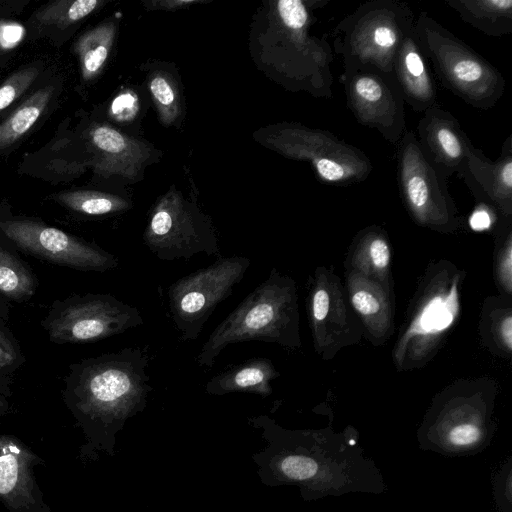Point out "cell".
I'll use <instances>...</instances> for the list:
<instances>
[{
    "label": "cell",
    "instance_id": "obj_1",
    "mask_svg": "<svg viewBox=\"0 0 512 512\" xmlns=\"http://www.w3.org/2000/svg\"><path fill=\"white\" fill-rule=\"evenodd\" d=\"M148 362L147 348L127 347L73 366L64 399L85 437L81 461L111 452L116 432L144 409L151 391Z\"/></svg>",
    "mask_w": 512,
    "mask_h": 512
},
{
    "label": "cell",
    "instance_id": "obj_2",
    "mask_svg": "<svg viewBox=\"0 0 512 512\" xmlns=\"http://www.w3.org/2000/svg\"><path fill=\"white\" fill-rule=\"evenodd\" d=\"M289 448L281 452V480L299 484L310 498L364 492L378 494L383 476L361 448L344 434L330 432L287 433Z\"/></svg>",
    "mask_w": 512,
    "mask_h": 512
},
{
    "label": "cell",
    "instance_id": "obj_3",
    "mask_svg": "<svg viewBox=\"0 0 512 512\" xmlns=\"http://www.w3.org/2000/svg\"><path fill=\"white\" fill-rule=\"evenodd\" d=\"M246 341L288 348L300 346L296 285L276 268L215 327L202 345L196 363L212 367L228 345Z\"/></svg>",
    "mask_w": 512,
    "mask_h": 512
},
{
    "label": "cell",
    "instance_id": "obj_4",
    "mask_svg": "<svg viewBox=\"0 0 512 512\" xmlns=\"http://www.w3.org/2000/svg\"><path fill=\"white\" fill-rule=\"evenodd\" d=\"M420 48L445 89L469 106L488 110L505 92L501 72L426 11L415 17Z\"/></svg>",
    "mask_w": 512,
    "mask_h": 512
},
{
    "label": "cell",
    "instance_id": "obj_5",
    "mask_svg": "<svg viewBox=\"0 0 512 512\" xmlns=\"http://www.w3.org/2000/svg\"><path fill=\"white\" fill-rule=\"evenodd\" d=\"M414 22L415 15L406 2H364L334 28V50L343 63L370 65L391 73L398 47Z\"/></svg>",
    "mask_w": 512,
    "mask_h": 512
},
{
    "label": "cell",
    "instance_id": "obj_6",
    "mask_svg": "<svg viewBox=\"0 0 512 512\" xmlns=\"http://www.w3.org/2000/svg\"><path fill=\"white\" fill-rule=\"evenodd\" d=\"M327 3V0H280L276 3L284 73L297 88L325 99L333 95L332 49L325 39L311 35L309 28L314 21L312 10Z\"/></svg>",
    "mask_w": 512,
    "mask_h": 512
},
{
    "label": "cell",
    "instance_id": "obj_7",
    "mask_svg": "<svg viewBox=\"0 0 512 512\" xmlns=\"http://www.w3.org/2000/svg\"><path fill=\"white\" fill-rule=\"evenodd\" d=\"M279 153L310 163L317 179L326 185L346 187L364 182L373 165L366 153L329 130L301 124L279 125L268 135Z\"/></svg>",
    "mask_w": 512,
    "mask_h": 512
},
{
    "label": "cell",
    "instance_id": "obj_8",
    "mask_svg": "<svg viewBox=\"0 0 512 512\" xmlns=\"http://www.w3.org/2000/svg\"><path fill=\"white\" fill-rule=\"evenodd\" d=\"M396 180L402 202L420 226L454 232L461 219L447 181L424 157L416 134L406 130L396 145Z\"/></svg>",
    "mask_w": 512,
    "mask_h": 512
},
{
    "label": "cell",
    "instance_id": "obj_9",
    "mask_svg": "<svg viewBox=\"0 0 512 512\" xmlns=\"http://www.w3.org/2000/svg\"><path fill=\"white\" fill-rule=\"evenodd\" d=\"M250 264L251 260L243 256L219 257L169 286V312L182 341L199 337L217 306L243 280Z\"/></svg>",
    "mask_w": 512,
    "mask_h": 512
},
{
    "label": "cell",
    "instance_id": "obj_10",
    "mask_svg": "<svg viewBox=\"0 0 512 512\" xmlns=\"http://www.w3.org/2000/svg\"><path fill=\"white\" fill-rule=\"evenodd\" d=\"M143 324L140 311L110 294H84L57 302L42 325L51 341L87 343Z\"/></svg>",
    "mask_w": 512,
    "mask_h": 512
},
{
    "label": "cell",
    "instance_id": "obj_11",
    "mask_svg": "<svg viewBox=\"0 0 512 512\" xmlns=\"http://www.w3.org/2000/svg\"><path fill=\"white\" fill-rule=\"evenodd\" d=\"M340 83L347 108L356 121L377 130L384 140L396 146L407 128L405 102L393 72L345 62Z\"/></svg>",
    "mask_w": 512,
    "mask_h": 512
},
{
    "label": "cell",
    "instance_id": "obj_12",
    "mask_svg": "<svg viewBox=\"0 0 512 512\" xmlns=\"http://www.w3.org/2000/svg\"><path fill=\"white\" fill-rule=\"evenodd\" d=\"M143 241L164 261H188L198 253L220 257L211 221L176 193L167 194L155 205Z\"/></svg>",
    "mask_w": 512,
    "mask_h": 512
},
{
    "label": "cell",
    "instance_id": "obj_13",
    "mask_svg": "<svg viewBox=\"0 0 512 512\" xmlns=\"http://www.w3.org/2000/svg\"><path fill=\"white\" fill-rule=\"evenodd\" d=\"M0 228L19 248L54 264L97 272L118 266V259L102 248L35 220H5Z\"/></svg>",
    "mask_w": 512,
    "mask_h": 512
},
{
    "label": "cell",
    "instance_id": "obj_14",
    "mask_svg": "<svg viewBox=\"0 0 512 512\" xmlns=\"http://www.w3.org/2000/svg\"><path fill=\"white\" fill-rule=\"evenodd\" d=\"M458 311L457 280L429 285L416 314L397 346L399 365L416 366L432 352L442 334L452 325Z\"/></svg>",
    "mask_w": 512,
    "mask_h": 512
},
{
    "label": "cell",
    "instance_id": "obj_15",
    "mask_svg": "<svg viewBox=\"0 0 512 512\" xmlns=\"http://www.w3.org/2000/svg\"><path fill=\"white\" fill-rule=\"evenodd\" d=\"M44 459L14 435H0V503L8 512H51L35 476Z\"/></svg>",
    "mask_w": 512,
    "mask_h": 512
},
{
    "label": "cell",
    "instance_id": "obj_16",
    "mask_svg": "<svg viewBox=\"0 0 512 512\" xmlns=\"http://www.w3.org/2000/svg\"><path fill=\"white\" fill-rule=\"evenodd\" d=\"M493 430L487 411L467 403L444 409L419 433L420 447L446 456L473 455L489 445Z\"/></svg>",
    "mask_w": 512,
    "mask_h": 512
},
{
    "label": "cell",
    "instance_id": "obj_17",
    "mask_svg": "<svg viewBox=\"0 0 512 512\" xmlns=\"http://www.w3.org/2000/svg\"><path fill=\"white\" fill-rule=\"evenodd\" d=\"M417 140L426 160L444 180L460 177L475 147L458 119L438 104L423 112L417 127Z\"/></svg>",
    "mask_w": 512,
    "mask_h": 512
},
{
    "label": "cell",
    "instance_id": "obj_18",
    "mask_svg": "<svg viewBox=\"0 0 512 512\" xmlns=\"http://www.w3.org/2000/svg\"><path fill=\"white\" fill-rule=\"evenodd\" d=\"M479 201L503 216L512 215V135L502 144L500 155L491 160L474 147L460 176Z\"/></svg>",
    "mask_w": 512,
    "mask_h": 512
},
{
    "label": "cell",
    "instance_id": "obj_19",
    "mask_svg": "<svg viewBox=\"0 0 512 512\" xmlns=\"http://www.w3.org/2000/svg\"><path fill=\"white\" fill-rule=\"evenodd\" d=\"M427 64L413 27L398 47L392 72L404 102L416 113L437 104L436 84Z\"/></svg>",
    "mask_w": 512,
    "mask_h": 512
},
{
    "label": "cell",
    "instance_id": "obj_20",
    "mask_svg": "<svg viewBox=\"0 0 512 512\" xmlns=\"http://www.w3.org/2000/svg\"><path fill=\"white\" fill-rule=\"evenodd\" d=\"M95 151V169L103 175L119 174L134 177L148 156L140 142L107 125H96L89 133Z\"/></svg>",
    "mask_w": 512,
    "mask_h": 512
},
{
    "label": "cell",
    "instance_id": "obj_21",
    "mask_svg": "<svg viewBox=\"0 0 512 512\" xmlns=\"http://www.w3.org/2000/svg\"><path fill=\"white\" fill-rule=\"evenodd\" d=\"M350 303L376 340H384L392 329L390 301L380 283L358 271L348 277Z\"/></svg>",
    "mask_w": 512,
    "mask_h": 512
},
{
    "label": "cell",
    "instance_id": "obj_22",
    "mask_svg": "<svg viewBox=\"0 0 512 512\" xmlns=\"http://www.w3.org/2000/svg\"><path fill=\"white\" fill-rule=\"evenodd\" d=\"M279 377L272 361L264 357L246 360L213 376L205 385L209 395L223 396L233 392H247L270 396L271 381Z\"/></svg>",
    "mask_w": 512,
    "mask_h": 512
},
{
    "label": "cell",
    "instance_id": "obj_23",
    "mask_svg": "<svg viewBox=\"0 0 512 512\" xmlns=\"http://www.w3.org/2000/svg\"><path fill=\"white\" fill-rule=\"evenodd\" d=\"M311 328L316 348L323 351L325 345L330 347L332 336L338 340L337 332L344 329L346 310L337 285L323 280L322 273L317 274L316 284L309 301Z\"/></svg>",
    "mask_w": 512,
    "mask_h": 512
},
{
    "label": "cell",
    "instance_id": "obj_24",
    "mask_svg": "<svg viewBox=\"0 0 512 512\" xmlns=\"http://www.w3.org/2000/svg\"><path fill=\"white\" fill-rule=\"evenodd\" d=\"M460 19L491 37L512 33V0H446Z\"/></svg>",
    "mask_w": 512,
    "mask_h": 512
},
{
    "label": "cell",
    "instance_id": "obj_25",
    "mask_svg": "<svg viewBox=\"0 0 512 512\" xmlns=\"http://www.w3.org/2000/svg\"><path fill=\"white\" fill-rule=\"evenodd\" d=\"M115 26L113 23L101 24L84 33L75 44V52L78 55L82 77L90 80L95 77L109 55Z\"/></svg>",
    "mask_w": 512,
    "mask_h": 512
},
{
    "label": "cell",
    "instance_id": "obj_26",
    "mask_svg": "<svg viewBox=\"0 0 512 512\" xmlns=\"http://www.w3.org/2000/svg\"><path fill=\"white\" fill-rule=\"evenodd\" d=\"M53 91V86L38 89L0 125V149L12 145L34 125L48 105Z\"/></svg>",
    "mask_w": 512,
    "mask_h": 512
},
{
    "label": "cell",
    "instance_id": "obj_27",
    "mask_svg": "<svg viewBox=\"0 0 512 512\" xmlns=\"http://www.w3.org/2000/svg\"><path fill=\"white\" fill-rule=\"evenodd\" d=\"M54 198L72 211L92 216L122 212L130 207L125 199L100 191H63Z\"/></svg>",
    "mask_w": 512,
    "mask_h": 512
},
{
    "label": "cell",
    "instance_id": "obj_28",
    "mask_svg": "<svg viewBox=\"0 0 512 512\" xmlns=\"http://www.w3.org/2000/svg\"><path fill=\"white\" fill-rule=\"evenodd\" d=\"M357 266L362 273L370 278L384 280L391 259V251L384 234L378 227H370L359 238Z\"/></svg>",
    "mask_w": 512,
    "mask_h": 512
},
{
    "label": "cell",
    "instance_id": "obj_29",
    "mask_svg": "<svg viewBox=\"0 0 512 512\" xmlns=\"http://www.w3.org/2000/svg\"><path fill=\"white\" fill-rule=\"evenodd\" d=\"M35 281L28 269L9 251L0 247V292L13 300L29 298Z\"/></svg>",
    "mask_w": 512,
    "mask_h": 512
},
{
    "label": "cell",
    "instance_id": "obj_30",
    "mask_svg": "<svg viewBox=\"0 0 512 512\" xmlns=\"http://www.w3.org/2000/svg\"><path fill=\"white\" fill-rule=\"evenodd\" d=\"M102 2L98 0H60L41 7L35 14L43 25L65 29L94 11Z\"/></svg>",
    "mask_w": 512,
    "mask_h": 512
},
{
    "label": "cell",
    "instance_id": "obj_31",
    "mask_svg": "<svg viewBox=\"0 0 512 512\" xmlns=\"http://www.w3.org/2000/svg\"><path fill=\"white\" fill-rule=\"evenodd\" d=\"M39 74V69L29 66L20 69L8 77L0 85V112L11 105L34 82Z\"/></svg>",
    "mask_w": 512,
    "mask_h": 512
},
{
    "label": "cell",
    "instance_id": "obj_32",
    "mask_svg": "<svg viewBox=\"0 0 512 512\" xmlns=\"http://www.w3.org/2000/svg\"><path fill=\"white\" fill-rule=\"evenodd\" d=\"M149 87L163 121L170 123L178 113L177 97L172 85L165 76L157 74L151 79Z\"/></svg>",
    "mask_w": 512,
    "mask_h": 512
},
{
    "label": "cell",
    "instance_id": "obj_33",
    "mask_svg": "<svg viewBox=\"0 0 512 512\" xmlns=\"http://www.w3.org/2000/svg\"><path fill=\"white\" fill-rule=\"evenodd\" d=\"M138 109L139 102L136 94L128 90L113 100L110 112L119 121H129L136 115Z\"/></svg>",
    "mask_w": 512,
    "mask_h": 512
},
{
    "label": "cell",
    "instance_id": "obj_34",
    "mask_svg": "<svg viewBox=\"0 0 512 512\" xmlns=\"http://www.w3.org/2000/svg\"><path fill=\"white\" fill-rule=\"evenodd\" d=\"M25 28L17 22L0 20V48L16 47L24 38Z\"/></svg>",
    "mask_w": 512,
    "mask_h": 512
},
{
    "label": "cell",
    "instance_id": "obj_35",
    "mask_svg": "<svg viewBox=\"0 0 512 512\" xmlns=\"http://www.w3.org/2000/svg\"><path fill=\"white\" fill-rule=\"evenodd\" d=\"M512 243H511V232L507 234L505 240L504 250L499 257L498 263V276L504 289L511 293L512 286Z\"/></svg>",
    "mask_w": 512,
    "mask_h": 512
},
{
    "label": "cell",
    "instance_id": "obj_36",
    "mask_svg": "<svg viewBox=\"0 0 512 512\" xmlns=\"http://www.w3.org/2000/svg\"><path fill=\"white\" fill-rule=\"evenodd\" d=\"M497 336L508 352L512 348V315L508 313L498 323Z\"/></svg>",
    "mask_w": 512,
    "mask_h": 512
},
{
    "label": "cell",
    "instance_id": "obj_37",
    "mask_svg": "<svg viewBox=\"0 0 512 512\" xmlns=\"http://www.w3.org/2000/svg\"><path fill=\"white\" fill-rule=\"evenodd\" d=\"M492 223V219L490 217L489 212L486 209H482L478 207L476 209L469 220V224L471 228L475 231H483L490 227Z\"/></svg>",
    "mask_w": 512,
    "mask_h": 512
},
{
    "label": "cell",
    "instance_id": "obj_38",
    "mask_svg": "<svg viewBox=\"0 0 512 512\" xmlns=\"http://www.w3.org/2000/svg\"><path fill=\"white\" fill-rule=\"evenodd\" d=\"M195 1H192V0H188V1H184V0H180V1H176V0H173V1H153L151 2V4L155 7H157V9H172V8H178V7H181V6H186V5H189V4H194Z\"/></svg>",
    "mask_w": 512,
    "mask_h": 512
},
{
    "label": "cell",
    "instance_id": "obj_39",
    "mask_svg": "<svg viewBox=\"0 0 512 512\" xmlns=\"http://www.w3.org/2000/svg\"><path fill=\"white\" fill-rule=\"evenodd\" d=\"M0 347H2L4 350H6L13 357L15 356L16 352H15L13 343L1 326H0Z\"/></svg>",
    "mask_w": 512,
    "mask_h": 512
},
{
    "label": "cell",
    "instance_id": "obj_40",
    "mask_svg": "<svg viewBox=\"0 0 512 512\" xmlns=\"http://www.w3.org/2000/svg\"><path fill=\"white\" fill-rule=\"evenodd\" d=\"M14 360V357L9 354L6 350L0 347V369L11 364Z\"/></svg>",
    "mask_w": 512,
    "mask_h": 512
},
{
    "label": "cell",
    "instance_id": "obj_41",
    "mask_svg": "<svg viewBox=\"0 0 512 512\" xmlns=\"http://www.w3.org/2000/svg\"><path fill=\"white\" fill-rule=\"evenodd\" d=\"M10 409L11 406L8 399L4 395L0 394V417L9 413Z\"/></svg>",
    "mask_w": 512,
    "mask_h": 512
}]
</instances>
